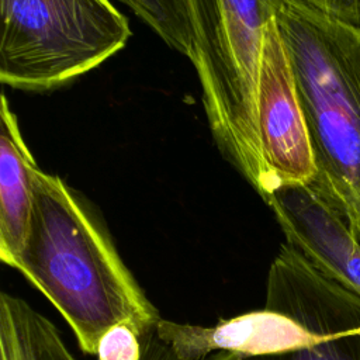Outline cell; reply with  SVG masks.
<instances>
[{
    "instance_id": "5b68a950",
    "label": "cell",
    "mask_w": 360,
    "mask_h": 360,
    "mask_svg": "<svg viewBox=\"0 0 360 360\" xmlns=\"http://www.w3.org/2000/svg\"><path fill=\"white\" fill-rule=\"evenodd\" d=\"M264 304L297 315L309 330L305 343L255 356L217 352L204 360H360V295L287 242L270 264Z\"/></svg>"
},
{
    "instance_id": "7a4b0ae2",
    "label": "cell",
    "mask_w": 360,
    "mask_h": 360,
    "mask_svg": "<svg viewBox=\"0 0 360 360\" xmlns=\"http://www.w3.org/2000/svg\"><path fill=\"white\" fill-rule=\"evenodd\" d=\"M186 7L190 60L214 141L263 198L267 174L259 146L256 89L276 0H186Z\"/></svg>"
},
{
    "instance_id": "30bf717a",
    "label": "cell",
    "mask_w": 360,
    "mask_h": 360,
    "mask_svg": "<svg viewBox=\"0 0 360 360\" xmlns=\"http://www.w3.org/2000/svg\"><path fill=\"white\" fill-rule=\"evenodd\" d=\"M98 360H142L139 333L129 323H120L108 329L100 339Z\"/></svg>"
},
{
    "instance_id": "ba28073f",
    "label": "cell",
    "mask_w": 360,
    "mask_h": 360,
    "mask_svg": "<svg viewBox=\"0 0 360 360\" xmlns=\"http://www.w3.org/2000/svg\"><path fill=\"white\" fill-rule=\"evenodd\" d=\"M35 163L6 94L0 110V259L13 267L18 260L31 224Z\"/></svg>"
},
{
    "instance_id": "8fae6325",
    "label": "cell",
    "mask_w": 360,
    "mask_h": 360,
    "mask_svg": "<svg viewBox=\"0 0 360 360\" xmlns=\"http://www.w3.org/2000/svg\"><path fill=\"white\" fill-rule=\"evenodd\" d=\"M276 3L360 28V0H276Z\"/></svg>"
},
{
    "instance_id": "3957f363",
    "label": "cell",
    "mask_w": 360,
    "mask_h": 360,
    "mask_svg": "<svg viewBox=\"0 0 360 360\" xmlns=\"http://www.w3.org/2000/svg\"><path fill=\"white\" fill-rule=\"evenodd\" d=\"M318 176L360 198V28L276 3Z\"/></svg>"
},
{
    "instance_id": "6da1fadb",
    "label": "cell",
    "mask_w": 360,
    "mask_h": 360,
    "mask_svg": "<svg viewBox=\"0 0 360 360\" xmlns=\"http://www.w3.org/2000/svg\"><path fill=\"white\" fill-rule=\"evenodd\" d=\"M13 269L58 309L84 354H97L101 336L115 325L129 323L141 338L162 319L100 218L41 169L28 236Z\"/></svg>"
},
{
    "instance_id": "7c38bea8",
    "label": "cell",
    "mask_w": 360,
    "mask_h": 360,
    "mask_svg": "<svg viewBox=\"0 0 360 360\" xmlns=\"http://www.w3.org/2000/svg\"><path fill=\"white\" fill-rule=\"evenodd\" d=\"M343 201L346 202L350 219L360 235V198H343Z\"/></svg>"
},
{
    "instance_id": "8992f818",
    "label": "cell",
    "mask_w": 360,
    "mask_h": 360,
    "mask_svg": "<svg viewBox=\"0 0 360 360\" xmlns=\"http://www.w3.org/2000/svg\"><path fill=\"white\" fill-rule=\"evenodd\" d=\"M256 115L260 155L267 174V193L263 200L281 186L311 181L318 169L294 72L276 17L264 32Z\"/></svg>"
},
{
    "instance_id": "9c48e42d",
    "label": "cell",
    "mask_w": 360,
    "mask_h": 360,
    "mask_svg": "<svg viewBox=\"0 0 360 360\" xmlns=\"http://www.w3.org/2000/svg\"><path fill=\"white\" fill-rule=\"evenodd\" d=\"M131 8L166 45L191 58V30L186 0H117Z\"/></svg>"
},
{
    "instance_id": "52a82bcc",
    "label": "cell",
    "mask_w": 360,
    "mask_h": 360,
    "mask_svg": "<svg viewBox=\"0 0 360 360\" xmlns=\"http://www.w3.org/2000/svg\"><path fill=\"white\" fill-rule=\"evenodd\" d=\"M264 201L287 243L325 276L360 295V235L333 187L316 174L311 181L273 190Z\"/></svg>"
},
{
    "instance_id": "277c9868",
    "label": "cell",
    "mask_w": 360,
    "mask_h": 360,
    "mask_svg": "<svg viewBox=\"0 0 360 360\" xmlns=\"http://www.w3.org/2000/svg\"><path fill=\"white\" fill-rule=\"evenodd\" d=\"M0 82L48 91L125 48L131 28L111 0H0Z\"/></svg>"
}]
</instances>
